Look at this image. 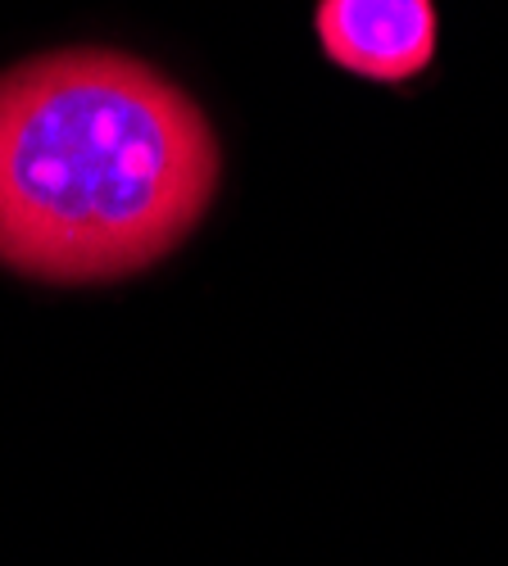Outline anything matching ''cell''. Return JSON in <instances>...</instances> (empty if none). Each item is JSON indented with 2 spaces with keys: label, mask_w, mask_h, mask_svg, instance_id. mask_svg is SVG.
<instances>
[{
  "label": "cell",
  "mask_w": 508,
  "mask_h": 566,
  "mask_svg": "<svg viewBox=\"0 0 508 566\" xmlns=\"http://www.w3.org/2000/svg\"><path fill=\"white\" fill-rule=\"evenodd\" d=\"M218 186L200 105L151 64L55 51L0 73V263L73 286L159 263Z\"/></svg>",
  "instance_id": "obj_1"
},
{
  "label": "cell",
  "mask_w": 508,
  "mask_h": 566,
  "mask_svg": "<svg viewBox=\"0 0 508 566\" xmlns=\"http://www.w3.org/2000/svg\"><path fill=\"white\" fill-rule=\"evenodd\" d=\"M318 45L367 82H408L436 60L440 19L432 0H318Z\"/></svg>",
  "instance_id": "obj_2"
}]
</instances>
